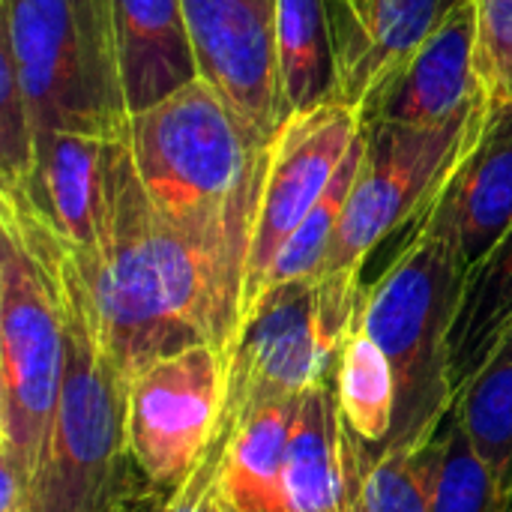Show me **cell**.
<instances>
[{"label":"cell","mask_w":512,"mask_h":512,"mask_svg":"<svg viewBox=\"0 0 512 512\" xmlns=\"http://www.w3.org/2000/svg\"><path fill=\"white\" fill-rule=\"evenodd\" d=\"M336 399L348 429L366 447H384L396 420V375L378 342L357 327L336 366Z\"/></svg>","instance_id":"22"},{"label":"cell","mask_w":512,"mask_h":512,"mask_svg":"<svg viewBox=\"0 0 512 512\" xmlns=\"http://www.w3.org/2000/svg\"><path fill=\"white\" fill-rule=\"evenodd\" d=\"M477 12L459 0L423 45L360 105L363 123L444 126L489 99L477 78Z\"/></svg>","instance_id":"12"},{"label":"cell","mask_w":512,"mask_h":512,"mask_svg":"<svg viewBox=\"0 0 512 512\" xmlns=\"http://www.w3.org/2000/svg\"><path fill=\"white\" fill-rule=\"evenodd\" d=\"M432 512H507L489 462L477 453L456 414H450L441 429Z\"/></svg>","instance_id":"25"},{"label":"cell","mask_w":512,"mask_h":512,"mask_svg":"<svg viewBox=\"0 0 512 512\" xmlns=\"http://www.w3.org/2000/svg\"><path fill=\"white\" fill-rule=\"evenodd\" d=\"M129 114L198 78L180 0H111Z\"/></svg>","instance_id":"17"},{"label":"cell","mask_w":512,"mask_h":512,"mask_svg":"<svg viewBox=\"0 0 512 512\" xmlns=\"http://www.w3.org/2000/svg\"><path fill=\"white\" fill-rule=\"evenodd\" d=\"M453 414L489 462L501 504L512 512V324L459 390Z\"/></svg>","instance_id":"21"},{"label":"cell","mask_w":512,"mask_h":512,"mask_svg":"<svg viewBox=\"0 0 512 512\" xmlns=\"http://www.w3.org/2000/svg\"><path fill=\"white\" fill-rule=\"evenodd\" d=\"M456 3L459 0H369L354 12L345 0H327L336 99L360 111Z\"/></svg>","instance_id":"14"},{"label":"cell","mask_w":512,"mask_h":512,"mask_svg":"<svg viewBox=\"0 0 512 512\" xmlns=\"http://www.w3.org/2000/svg\"><path fill=\"white\" fill-rule=\"evenodd\" d=\"M297 399L249 408L222 426V501L231 512H291L285 456Z\"/></svg>","instance_id":"18"},{"label":"cell","mask_w":512,"mask_h":512,"mask_svg":"<svg viewBox=\"0 0 512 512\" xmlns=\"http://www.w3.org/2000/svg\"><path fill=\"white\" fill-rule=\"evenodd\" d=\"M453 231L471 273L512 225V102H489L486 117L423 210Z\"/></svg>","instance_id":"13"},{"label":"cell","mask_w":512,"mask_h":512,"mask_svg":"<svg viewBox=\"0 0 512 512\" xmlns=\"http://www.w3.org/2000/svg\"><path fill=\"white\" fill-rule=\"evenodd\" d=\"M276 69L282 120L336 99L327 0H276Z\"/></svg>","instance_id":"19"},{"label":"cell","mask_w":512,"mask_h":512,"mask_svg":"<svg viewBox=\"0 0 512 512\" xmlns=\"http://www.w3.org/2000/svg\"><path fill=\"white\" fill-rule=\"evenodd\" d=\"M366 444L348 429L336 384L321 381L297 396L285 456V498L291 512H354Z\"/></svg>","instance_id":"15"},{"label":"cell","mask_w":512,"mask_h":512,"mask_svg":"<svg viewBox=\"0 0 512 512\" xmlns=\"http://www.w3.org/2000/svg\"><path fill=\"white\" fill-rule=\"evenodd\" d=\"M512 324V225L492 252L471 267L456 315L450 354L456 393L474 378L489 351ZM459 399V396H456Z\"/></svg>","instance_id":"20"},{"label":"cell","mask_w":512,"mask_h":512,"mask_svg":"<svg viewBox=\"0 0 512 512\" xmlns=\"http://www.w3.org/2000/svg\"><path fill=\"white\" fill-rule=\"evenodd\" d=\"M105 138L42 129L33 138V165L18 189L0 195L24 204L69 252H87L96 240Z\"/></svg>","instance_id":"16"},{"label":"cell","mask_w":512,"mask_h":512,"mask_svg":"<svg viewBox=\"0 0 512 512\" xmlns=\"http://www.w3.org/2000/svg\"><path fill=\"white\" fill-rule=\"evenodd\" d=\"M222 512H231V510H228V507H225V501H222Z\"/></svg>","instance_id":"30"},{"label":"cell","mask_w":512,"mask_h":512,"mask_svg":"<svg viewBox=\"0 0 512 512\" xmlns=\"http://www.w3.org/2000/svg\"><path fill=\"white\" fill-rule=\"evenodd\" d=\"M360 132V111L333 99L285 117L270 135L246 267L243 315L264 294L276 255L306 213L321 201Z\"/></svg>","instance_id":"10"},{"label":"cell","mask_w":512,"mask_h":512,"mask_svg":"<svg viewBox=\"0 0 512 512\" xmlns=\"http://www.w3.org/2000/svg\"><path fill=\"white\" fill-rule=\"evenodd\" d=\"M0 219L12 222L54 267L63 303L66 351L54 432L30 512H123L141 492L132 486L129 381L105 354L78 279L60 240L15 198L0 195Z\"/></svg>","instance_id":"2"},{"label":"cell","mask_w":512,"mask_h":512,"mask_svg":"<svg viewBox=\"0 0 512 512\" xmlns=\"http://www.w3.org/2000/svg\"><path fill=\"white\" fill-rule=\"evenodd\" d=\"M33 120L15 75L12 54L0 45V189H18L33 165Z\"/></svg>","instance_id":"26"},{"label":"cell","mask_w":512,"mask_h":512,"mask_svg":"<svg viewBox=\"0 0 512 512\" xmlns=\"http://www.w3.org/2000/svg\"><path fill=\"white\" fill-rule=\"evenodd\" d=\"M0 45L12 54L33 129L123 138L129 102L111 0H0Z\"/></svg>","instance_id":"5"},{"label":"cell","mask_w":512,"mask_h":512,"mask_svg":"<svg viewBox=\"0 0 512 512\" xmlns=\"http://www.w3.org/2000/svg\"><path fill=\"white\" fill-rule=\"evenodd\" d=\"M366 288L360 273H318L270 285L243 315L228 354V411L297 399L336 378L339 354L360 327Z\"/></svg>","instance_id":"7"},{"label":"cell","mask_w":512,"mask_h":512,"mask_svg":"<svg viewBox=\"0 0 512 512\" xmlns=\"http://www.w3.org/2000/svg\"><path fill=\"white\" fill-rule=\"evenodd\" d=\"M345 3H348V6H351L354 12H360V9H363V6H366L369 0H345Z\"/></svg>","instance_id":"29"},{"label":"cell","mask_w":512,"mask_h":512,"mask_svg":"<svg viewBox=\"0 0 512 512\" xmlns=\"http://www.w3.org/2000/svg\"><path fill=\"white\" fill-rule=\"evenodd\" d=\"M465 279L468 267L453 231L423 213L384 276L366 288L360 327L396 375V420L384 447L432 444L456 408L450 339Z\"/></svg>","instance_id":"4"},{"label":"cell","mask_w":512,"mask_h":512,"mask_svg":"<svg viewBox=\"0 0 512 512\" xmlns=\"http://www.w3.org/2000/svg\"><path fill=\"white\" fill-rule=\"evenodd\" d=\"M249 249V237L201 234L165 219L138 180L126 135L105 144L93 246H63L93 330L126 381L189 345L231 354Z\"/></svg>","instance_id":"1"},{"label":"cell","mask_w":512,"mask_h":512,"mask_svg":"<svg viewBox=\"0 0 512 512\" xmlns=\"http://www.w3.org/2000/svg\"><path fill=\"white\" fill-rule=\"evenodd\" d=\"M438 459L441 432L420 450L384 447L375 456H366L354 512H432Z\"/></svg>","instance_id":"23"},{"label":"cell","mask_w":512,"mask_h":512,"mask_svg":"<svg viewBox=\"0 0 512 512\" xmlns=\"http://www.w3.org/2000/svg\"><path fill=\"white\" fill-rule=\"evenodd\" d=\"M222 435L210 456L201 462L195 477L177 489V492H159L147 486V492H138L123 512H222Z\"/></svg>","instance_id":"28"},{"label":"cell","mask_w":512,"mask_h":512,"mask_svg":"<svg viewBox=\"0 0 512 512\" xmlns=\"http://www.w3.org/2000/svg\"><path fill=\"white\" fill-rule=\"evenodd\" d=\"M267 141L201 75L129 114L126 126L150 204L165 219L216 237L252 240Z\"/></svg>","instance_id":"3"},{"label":"cell","mask_w":512,"mask_h":512,"mask_svg":"<svg viewBox=\"0 0 512 512\" xmlns=\"http://www.w3.org/2000/svg\"><path fill=\"white\" fill-rule=\"evenodd\" d=\"M363 153H366V138L360 132V138L354 141L351 153L345 156V162L339 165L333 183L327 186V192L321 195V201L306 213V219L294 228V234L285 240L282 252L276 255V264L270 270L267 288L270 285H282V282H294V279H306V276H318L324 267V258L330 252L333 234L342 222L348 195L354 189L357 171L363 165ZM264 288V291H267Z\"/></svg>","instance_id":"24"},{"label":"cell","mask_w":512,"mask_h":512,"mask_svg":"<svg viewBox=\"0 0 512 512\" xmlns=\"http://www.w3.org/2000/svg\"><path fill=\"white\" fill-rule=\"evenodd\" d=\"M198 75L273 135L279 114L276 0H180Z\"/></svg>","instance_id":"11"},{"label":"cell","mask_w":512,"mask_h":512,"mask_svg":"<svg viewBox=\"0 0 512 512\" xmlns=\"http://www.w3.org/2000/svg\"><path fill=\"white\" fill-rule=\"evenodd\" d=\"M0 225V465L33 495L54 432L66 327L51 261L12 222Z\"/></svg>","instance_id":"6"},{"label":"cell","mask_w":512,"mask_h":512,"mask_svg":"<svg viewBox=\"0 0 512 512\" xmlns=\"http://www.w3.org/2000/svg\"><path fill=\"white\" fill-rule=\"evenodd\" d=\"M477 78L489 102H512V0H474Z\"/></svg>","instance_id":"27"},{"label":"cell","mask_w":512,"mask_h":512,"mask_svg":"<svg viewBox=\"0 0 512 512\" xmlns=\"http://www.w3.org/2000/svg\"><path fill=\"white\" fill-rule=\"evenodd\" d=\"M489 99L444 126L363 123L366 153L321 273H360L372 249L432 204L477 135Z\"/></svg>","instance_id":"8"},{"label":"cell","mask_w":512,"mask_h":512,"mask_svg":"<svg viewBox=\"0 0 512 512\" xmlns=\"http://www.w3.org/2000/svg\"><path fill=\"white\" fill-rule=\"evenodd\" d=\"M228 411V357L189 345L129 378V453L159 492L183 489L216 447Z\"/></svg>","instance_id":"9"}]
</instances>
